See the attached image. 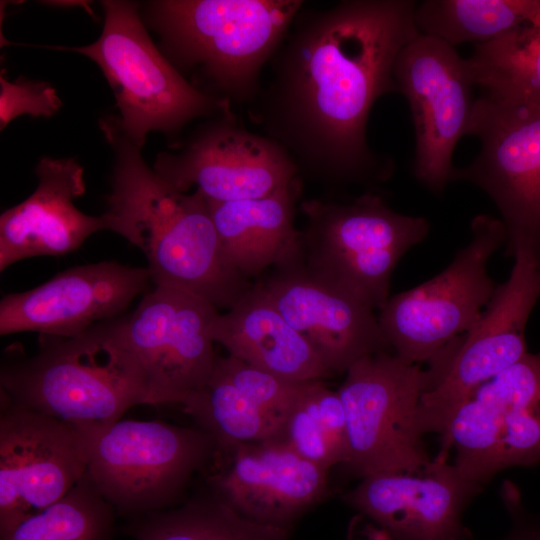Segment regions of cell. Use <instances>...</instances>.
<instances>
[{
    "instance_id": "44dd1931",
    "label": "cell",
    "mask_w": 540,
    "mask_h": 540,
    "mask_svg": "<svg viewBox=\"0 0 540 540\" xmlns=\"http://www.w3.org/2000/svg\"><path fill=\"white\" fill-rule=\"evenodd\" d=\"M35 173L34 192L0 216L1 272L26 258L69 254L92 234L108 230L103 214L87 215L74 204L86 189L75 158L42 157Z\"/></svg>"
},
{
    "instance_id": "d6986e66",
    "label": "cell",
    "mask_w": 540,
    "mask_h": 540,
    "mask_svg": "<svg viewBox=\"0 0 540 540\" xmlns=\"http://www.w3.org/2000/svg\"><path fill=\"white\" fill-rule=\"evenodd\" d=\"M209 489L240 516L291 531L320 503L329 470L302 458L280 439L245 444L216 455Z\"/></svg>"
},
{
    "instance_id": "7c38bea8",
    "label": "cell",
    "mask_w": 540,
    "mask_h": 540,
    "mask_svg": "<svg viewBox=\"0 0 540 540\" xmlns=\"http://www.w3.org/2000/svg\"><path fill=\"white\" fill-rule=\"evenodd\" d=\"M467 135L480 140L471 163L454 168L452 181L485 192L501 215L505 254L540 253V106L476 98Z\"/></svg>"
},
{
    "instance_id": "d6a6232c",
    "label": "cell",
    "mask_w": 540,
    "mask_h": 540,
    "mask_svg": "<svg viewBox=\"0 0 540 540\" xmlns=\"http://www.w3.org/2000/svg\"><path fill=\"white\" fill-rule=\"evenodd\" d=\"M44 4L57 7H83L91 13L90 8L88 7V2L86 1H46Z\"/></svg>"
},
{
    "instance_id": "6da1fadb",
    "label": "cell",
    "mask_w": 540,
    "mask_h": 540,
    "mask_svg": "<svg viewBox=\"0 0 540 540\" xmlns=\"http://www.w3.org/2000/svg\"><path fill=\"white\" fill-rule=\"evenodd\" d=\"M413 0L304 4L269 61L249 116L279 144L298 174L332 191L372 188L394 172L371 149L367 124L375 102L399 92L395 59L420 33Z\"/></svg>"
},
{
    "instance_id": "5b68a950",
    "label": "cell",
    "mask_w": 540,
    "mask_h": 540,
    "mask_svg": "<svg viewBox=\"0 0 540 540\" xmlns=\"http://www.w3.org/2000/svg\"><path fill=\"white\" fill-rule=\"evenodd\" d=\"M99 38L86 46L54 47L84 55L102 70L116 99L118 123L142 148L150 132L176 136L194 119L231 111V103L190 83L152 42L138 5L104 0Z\"/></svg>"
},
{
    "instance_id": "2e32d148",
    "label": "cell",
    "mask_w": 540,
    "mask_h": 540,
    "mask_svg": "<svg viewBox=\"0 0 540 540\" xmlns=\"http://www.w3.org/2000/svg\"><path fill=\"white\" fill-rule=\"evenodd\" d=\"M0 396L1 535L78 483L87 471L91 436Z\"/></svg>"
},
{
    "instance_id": "83f0119b",
    "label": "cell",
    "mask_w": 540,
    "mask_h": 540,
    "mask_svg": "<svg viewBox=\"0 0 540 540\" xmlns=\"http://www.w3.org/2000/svg\"><path fill=\"white\" fill-rule=\"evenodd\" d=\"M302 458L330 471L349 456L346 416L337 391L309 380L290 411L281 439Z\"/></svg>"
},
{
    "instance_id": "8992f818",
    "label": "cell",
    "mask_w": 540,
    "mask_h": 540,
    "mask_svg": "<svg viewBox=\"0 0 540 540\" xmlns=\"http://www.w3.org/2000/svg\"><path fill=\"white\" fill-rule=\"evenodd\" d=\"M300 209L306 269L373 311L389 299L400 259L430 228L424 217L398 213L368 190L347 202L307 199Z\"/></svg>"
},
{
    "instance_id": "277c9868",
    "label": "cell",
    "mask_w": 540,
    "mask_h": 540,
    "mask_svg": "<svg viewBox=\"0 0 540 540\" xmlns=\"http://www.w3.org/2000/svg\"><path fill=\"white\" fill-rule=\"evenodd\" d=\"M302 0H160L147 20L163 54L180 72L197 75L206 93L251 105L261 73L283 40ZM181 73V72H180Z\"/></svg>"
},
{
    "instance_id": "ffe728a7",
    "label": "cell",
    "mask_w": 540,
    "mask_h": 540,
    "mask_svg": "<svg viewBox=\"0 0 540 540\" xmlns=\"http://www.w3.org/2000/svg\"><path fill=\"white\" fill-rule=\"evenodd\" d=\"M258 282L332 376L345 374L364 356L393 353L374 311L313 276L303 257L273 268Z\"/></svg>"
},
{
    "instance_id": "f546056e",
    "label": "cell",
    "mask_w": 540,
    "mask_h": 540,
    "mask_svg": "<svg viewBox=\"0 0 540 540\" xmlns=\"http://www.w3.org/2000/svg\"><path fill=\"white\" fill-rule=\"evenodd\" d=\"M215 370L263 411L284 423L309 380H293L231 355L217 357Z\"/></svg>"
},
{
    "instance_id": "3957f363",
    "label": "cell",
    "mask_w": 540,
    "mask_h": 540,
    "mask_svg": "<svg viewBox=\"0 0 540 540\" xmlns=\"http://www.w3.org/2000/svg\"><path fill=\"white\" fill-rule=\"evenodd\" d=\"M0 395L87 435L148 404L141 367L127 341L125 315L73 336L39 335V348L0 369Z\"/></svg>"
},
{
    "instance_id": "9c48e42d",
    "label": "cell",
    "mask_w": 540,
    "mask_h": 540,
    "mask_svg": "<svg viewBox=\"0 0 540 540\" xmlns=\"http://www.w3.org/2000/svg\"><path fill=\"white\" fill-rule=\"evenodd\" d=\"M509 278L474 326L429 363L430 385L419 405L423 434L439 433L450 413L481 384L524 357L525 328L540 297V253L519 250Z\"/></svg>"
},
{
    "instance_id": "7a4b0ae2",
    "label": "cell",
    "mask_w": 540,
    "mask_h": 540,
    "mask_svg": "<svg viewBox=\"0 0 540 540\" xmlns=\"http://www.w3.org/2000/svg\"><path fill=\"white\" fill-rule=\"evenodd\" d=\"M99 126L115 153L103 213L108 231L142 251L154 286L186 291L218 310L233 307L252 283L226 255L205 196L178 191L150 168L115 115Z\"/></svg>"
},
{
    "instance_id": "1f68e13d",
    "label": "cell",
    "mask_w": 540,
    "mask_h": 540,
    "mask_svg": "<svg viewBox=\"0 0 540 540\" xmlns=\"http://www.w3.org/2000/svg\"><path fill=\"white\" fill-rule=\"evenodd\" d=\"M500 497L510 519V527L499 540H540V510L530 511L524 504L519 487L506 481ZM467 540H475L473 536Z\"/></svg>"
},
{
    "instance_id": "e0dca14e",
    "label": "cell",
    "mask_w": 540,
    "mask_h": 540,
    "mask_svg": "<svg viewBox=\"0 0 540 540\" xmlns=\"http://www.w3.org/2000/svg\"><path fill=\"white\" fill-rule=\"evenodd\" d=\"M153 169L180 192L224 202L262 198L299 179L287 152L233 112L199 125L178 152L158 154Z\"/></svg>"
},
{
    "instance_id": "8fae6325",
    "label": "cell",
    "mask_w": 540,
    "mask_h": 540,
    "mask_svg": "<svg viewBox=\"0 0 540 540\" xmlns=\"http://www.w3.org/2000/svg\"><path fill=\"white\" fill-rule=\"evenodd\" d=\"M441 454L484 487L497 473L540 462V352L476 388L450 413L440 432Z\"/></svg>"
},
{
    "instance_id": "4fadbf2b",
    "label": "cell",
    "mask_w": 540,
    "mask_h": 540,
    "mask_svg": "<svg viewBox=\"0 0 540 540\" xmlns=\"http://www.w3.org/2000/svg\"><path fill=\"white\" fill-rule=\"evenodd\" d=\"M393 76L408 101L415 131L413 174L435 195L452 182V156L467 135L476 86L455 47L419 34L397 55Z\"/></svg>"
},
{
    "instance_id": "ba28073f",
    "label": "cell",
    "mask_w": 540,
    "mask_h": 540,
    "mask_svg": "<svg viewBox=\"0 0 540 540\" xmlns=\"http://www.w3.org/2000/svg\"><path fill=\"white\" fill-rule=\"evenodd\" d=\"M471 238L439 274L390 296L378 322L393 354L408 364L430 362L479 319L496 289L487 265L506 244L500 219L481 214L471 221Z\"/></svg>"
},
{
    "instance_id": "7402d4cb",
    "label": "cell",
    "mask_w": 540,
    "mask_h": 540,
    "mask_svg": "<svg viewBox=\"0 0 540 540\" xmlns=\"http://www.w3.org/2000/svg\"><path fill=\"white\" fill-rule=\"evenodd\" d=\"M211 339L253 367L293 380L332 376L310 344L287 322L259 282L208 329Z\"/></svg>"
},
{
    "instance_id": "484cf974",
    "label": "cell",
    "mask_w": 540,
    "mask_h": 540,
    "mask_svg": "<svg viewBox=\"0 0 540 540\" xmlns=\"http://www.w3.org/2000/svg\"><path fill=\"white\" fill-rule=\"evenodd\" d=\"M467 61L485 95L540 106V15L504 36L476 44Z\"/></svg>"
},
{
    "instance_id": "ac0fdd59",
    "label": "cell",
    "mask_w": 540,
    "mask_h": 540,
    "mask_svg": "<svg viewBox=\"0 0 540 540\" xmlns=\"http://www.w3.org/2000/svg\"><path fill=\"white\" fill-rule=\"evenodd\" d=\"M151 283L147 267L116 261L69 268L33 289L5 295L0 302V334H79L122 316Z\"/></svg>"
},
{
    "instance_id": "f1b7e54d",
    "label": "cell",
    "mask_w": 540,
    "mask_h": 540,
    "mask_svg": "<svg viewBox=\"0 0 540 540\" xmlns=\"http://www.w3.org/2000/svg\"><path fill=\"white\" fill-rule=\"evenodd\" d=\"M115 516L86 472L64 497L1 534L0 540H113Z\"/></svg>"
},
{
    "instance_id": "4316f807",
    "label": "cell",
    "mask_w": 540,
    "mask_h": 540,
    "mask_svg": "<svg viewBox=\"0 0 540 540\" xmlns=\"http://www.w3.org/2000/svg\"><path fill=\"white\" fill-rule=\"evenodd\" d=\"M182 407L197 427L213 439L216 455L282 436L283 424L255 405L215 368L207 383L190 395Z\"/></svg>"
},
{
    "instance_id": "52a82bcc",
    "label": "cell",
    "mask_w": 540,
    "mask_h": 540,
    "mask_svg": "<svg viewBox=\"0 0 540 540\" xmlns=\"http://www.w3.org/2000/svg\"><path fill=\"white\" fill-rule=\"evenodd\" d=\"M216 454L198 427L119 420L91 436L86 472L116 514L135 519L183 502L192 478Z\"/></svg>"
},
{
    "instance_id": "d4e9b609",
    "label": "cell",
    "mask_w": 540,
    "mask_h": 540,
    "mask_svg": "<svg viewBox=\"0 0 540 540\" xmlns=\"http://www.w3.org/2000/svg\"><path fill=\"white\" fill-rule=\"evenodd\" d=\"M540 15V0H424L414 19L420 34L455 47L483 44L515 31Z\"/></svg>"
},
{
    "instance_id": "5bb4252c",
    "label": "cell",
    "mask_w": 540,
    "mask_h": 540,
    "mask_svg": "<svg viewBox=\"0 0 540 540\" xmlns=\"http://www.w3.org/2000/svg\"><path fill=\"white\" fill-rule=\"evenodd\" d=\"M482 488L441 453L418 469L365 476L343 495L358 513L349 538L466 540L463 514Z\"/></svg>"
},
{
    "instance_id": "9a60e30c",
    "label": "cell",
    "mask_w": 540,
    "mask_h": 540,
    "mask_svg": "<svg viewBox=\"0 0 540 540\" xmlns=\"http://www.w3.org/2000/svg\"><path fill=\"white\" fill-rule=\"evenodd\" d=\"M219 314L186 291L154 286L125 315L129 346L143 372L148 404H183L210 379L217 360L209 326Z\"/></svg>"
},
{
    "instance_id": "cb8c5ba5",
    "label": "cell",
    "mask_w": 540,
    "mask_h": 540,
    "mask_svg": "<svg viewBox=\"0 0 540 540\" xmlns=\"http://www.w3.org/2000/svg\"><path fill=\"white\" fill-rule=\"evenodd\" d=\"M135 540H290L291 531L252 522L210 489L180 504L133 519Z\"/></svg>"
},
{
    "instance_id": "603a6c76",
    "label": "cell",
    "mask_w": 540,
    "mask_h": 540,
    "mask_svg": "<svg viewBox=\"0 0 540 540\" xmlns=\"http://www.w3.org/2000/svg\"><path fill=\"white\" fill-rule=\"evenodd\" d=\"M299 180L262 198L205 197L226 255L247 279L303 257L302 233L295 227Z\"/></svg>"
},
{
    "instance_id": "4dcf8cb0",
    "label": "cell",
    "mask_w": 540,
    "mask_h": 540,
    "mask_svg": "<svg viewBox=\"0 0 540 540\" xmlns=\"http://www.w3.org/2000/svg\"><path fill=\"white\" fill-rule=\"evenodd\" d=\"M61 100L54 87L45 81L26 79L23 76L9 81L0 77V128L3 130L21 115L51 117L61 108Z\"/></svg>"
},
{
    "instance_id": "30bf717a",
    "label": "cell",
    "mask_w": 540,
    "mask_h": 540,
    "mask_svg": "<svg viewBox=\"0 0 540 540\" xmlns=\"http://www.w3.org/2000/svg\"><path fill=\"white\" fill-rule=\"evenodd\" d=\"M429 385L427 369L391 352L364 356L349 367L337 390L346 416L349 472L361 479L431 462L418 421Z\"/></svg>"
}]
</instances>
